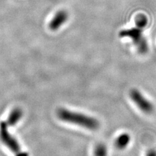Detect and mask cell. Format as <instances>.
<instances>
[{"instance_id": "10", "label": "cell", "mask_w": 156, "mask_h": 156, "mask_svg": "<svg viewBox=\"0 0 156 156\" xmlns=\"http://www.w3.org/2000/svg\"><path fill=\"white\" fill-rule=\"evenodd\" d=\"M146 156H156V150L154 149L149 150L146 153Z\"/></svg>"}, {"instance_id": "4", "label": "cell", "mask_w": 156, "mask_h": 156, "mask_svg": "<svg viewBox=\"0 0 156 156\" xmlns=\"http://www.w3.org/2000/svg\"><path fill=\"white\" fill-rule=\"evenodd\" d=\"M130 97L138 108L144 113H151L154 111V105L151 102L136 89H133L130 92Z\"/></svg>"}, {"instance_id": "9", "label": "cell", "mask_w": 156, "mask_h": 156, "mask_svg": "<svg viewBox=\"0 0 156 156\" xmlns=\"http://www.w3.org/2000/svg\"><path fill=\"white\" fill-rule=\"evenodd\" d=\"M148 23V18L144 14H139L135 18V24L136 26L144 28Z\"/></svg>"}, {"instance_id": "1", "label": "cell", "mask_w": 156, "mask_h": 156, "mask_svg": "<svg viewBox=\"0 0 156 156\" xmlns=\"http://www.w3.org/2000/svg\"><path fill=\"white\" fill-rule=\"evenodd\" d=\"M57 116L61 120L65 122L76 124L90 130L97 129L100 126L98 121L93 117L65 108L58 110Z\"/></svg>"}, {"instance_id": "3", "label": "cell", "mask_w": 156, "mask_h": 156, "mask_svg": "<svg viewBox=\"0 0 156 156\" xmlns=\"http://www.w3.org/2000/svg\"><path fill=\"white\" fill-rule=\"evenodd\" d=\"M143 28L136 26V27L122 30L119 33L121 37L130 38L141 54L146 53L148 50V43L143 35Z\"/></svg>"}, {"instance_id": "8", "label": "cell", "mask_w": 156, "mask_h": 156, "mask_svg": "<svg viewBox=\"0 0 156 156\" xmlns=\"http://www.w3.org/2000/svg\"><path fill=\"white\" fill-rule=\"evenodd\" d=\"M94 156H107V150L103 144H98L94 149Z\"/></svg>"}, {"instance_id": "6", "label": "cell", "mask_w": 156, "mask_h": 156, "mask_svg": "<svg viewBox=\"0 0 156 156\" xmlns=\"http://www.w3.org/2000/svg\"><path fill=\"white\" fill-rule=\"evenodd\" d=\"M22 115L23 112L22 109L16 107V108L14 109L11 111V113L9 115L7 120L6 122L9 126H12L18 122L20 120L22 119Z\"/></svg>"}, {"instance_id": "5", "label": "cell", "mask_w": 156, "mask_h": 156, "mask_svg": "<svg viewBox=\"0 0 156 156\" xmlns=\"http://www.w3.org/2000/svg\"><path fill=\"white\" fill-rule=\"evenodd\" d=\"M68 18V14L66 12L64 11H58L56 13L55 16L51 20L49 27L53 31H55L64 24Z\"/></svg>"}, {"instance_id": "7", "label": "cell", "mask_w": 156, "mask_h": 156, "mask_svg": "<svg viewBox=\"0 0 156 156\" xmlns=\"http://www.w3.org/2000/svg\"><path fill=\"white\" fill-rule=\"evenodd\" d=\"M131 137L129 134L124 133L119 135L115 140V146L117 148L122 150L126 148L130 143Z\"/></svg>"}, {"instance_id": "2", "label": "cell", "mask_w": 156, "mask_h": 156, "mask_svg": "<svg viewBox=\"0 0 156 156\" xmlns=\"http://www.w3.org/2000/svg\"><path fill=\"white\" fill-rule=\"evenodd\" d=\"M8 126H9L7 122L3 121L0 122V139L2 142L11 150L14 156H29L27 153L22 152L16 139L9 133Z\"/></svg>"}]
</instances>
